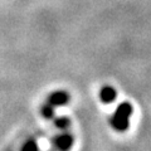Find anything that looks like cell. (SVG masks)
Masks as SVG:
<instances>
[{"label": "cell", "mask_w": 151, "mask_h": 151, "mask_svg": "<svg viewBox=\"0 0 151 151\" xmlns=\"http://www.w3.org/2000/svg\"><path fill=\"white\" fill-rule=\"evenodd\" d=\"M132 115V106L129 102H124L115 111L111 124L117 131H126L129 127V119Z\"/></svg>", "instance_id": "6da1fadb"}, {"label": "cell", "mask_w": 151, "mask_h": 151, "mask_svg": "<svg viewBox=\"0 0 151 151\" xmlns=\"http://www.w3.org/2000/svg\"><path fill=\"white\" fill-rule=\"evenodd\" d=\"M42 113H43V116L45 117V119H52L53 115H54V108H53V106H50L49 103L44 105L43 108H42Z\"/></svg>", "instance_id": "52a82bcc"}, {"label": "cell", "mask_w": 151, "mask_h": 151, "mask_svg": "<svg viewBox=\"0 0 151 151\" xmlns=\"http://www.w3.org/2000/svg\"><path fill=\"white\" fill-rule=\"evenodd\" d=\"M100 98L103 103H111L115 101L116 98V91L115 88L111 87V86H106L101 89L100 92Z\"/></svg>", "instance_id": "277c9868"}, {"label": "cell", "mask_w": 151, "mask_h": 151, "mask_svg": "<svg viewBox=\"0 0 151 151\" xmlns=\"http://www.w3.org/2000/svg\"><path fill=\"white\" fill-rule=\"evenodd\" d=\"M69 124H70V121L68 117H58V119H55V126L58 129H62V130L67 129Z\"/></svg>", "instance_id": "8992f818"}, {"label": "cell", "mask_w": 151, "mask_h": 151, "mask_svg": "<svg viewBox=\"0 0 151 151\" xmlns=\"http://www.w3.org/2000/svg\"><path fill=\"white\" fill-rule=\"evenodd\" d=\"M68 94L63 92V91H57V92H53L48 97V103L50 106H62V105H65L68 102Z\"/></svg>", "instance_id": "3957f363"}, {"label": "cell", "mask_w": 151, "mask_h": 151, "mask_svg": "<svg viewBox=\"0 0 151 151\" xmlns=\"http://www.w3.org/2000/svg\"><path fill=\"white\" fill-rule=\"evenodd\" d=\"M54 144L57 146V149L60 151H68L73 145V137L69 134H62L59 136H57L54 140Z\"/></svg>", "instance_id": "7a4b0ae2"}, {"label": "cell", "mask_w": 151, "mask_h": 151, "mask_svg": "<svg viewBox=\"0 0 151 151\" xmlns=\"http://www.w3.org/2000/svg\"><path fill=\"white\" fill-rule=\"evenodd\" d=\"M22 151H38V145L35 142V140H28L27 142L23 145V147H22Z\"/></svg>", "instance_id": "5b68a950"}]
</instances>
